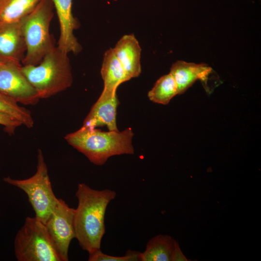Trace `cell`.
<instances>
[{"label":"cell","mask_w":261,"mask_h":261,"mask_svg":"<svg viewBox=\"0 0 261 261\" xmlns=\"http://www.w3.org/2000/svg\"><path fill=\"white\" fill-rule=\"evenodd\" d=\"M116 195V192L110 189L97 190L84 183L78 185L75 193L78 205L74 214L75 238L88 253L101 249L105 232L106 208Z\"/></svg>","instance_id":"cell-1"},{"label":"cell","mask_w":261,"mask_h":261,"mask_svg":"<svg viewBox=\"0 0 261 261\" xmlns=\"http://www.w3.org/2000/svg\"><path fill=\"white\" fill-rule=\"evenodd\" d=\"M130 128L122 131H103L82 126L64 137L71 145L84 154L92 163L102 166L114 156L133 154Z\"/></svg>","instance_id":"cell-2"},{"label":"cell","mask_w":261,"mask_h":261,"mask_svg":"<svg viewBox=\"0 0 261 261\" xmlns=\"http://www.w3.org/2000/svg\"><path fill=\"white\" fill-rule=\"evenodd\" d=\"M22 71L40 99L50 97L69 88L72 83L68 53L57 46L36 65L22 66Z\"/></svg>","instance_id":"cell-3"},{"label":"cell","mask_w":261,"mask_h":261,"mask_svg":"<svg viewBox=\"0 0 261 261\" xmlns=\"http://www.w3.org/2000/svg\"><path fill=\"white\" fill-rule=\"evenodd\" d=\"M52 0H41L34 10L21 21L26 47L23 65L38 64L56 46L50 33L53 17Z\"/></svg>","instance_id":"cell-4"},{"label":"cell","mask_w":261,"mask_h":261,"mask_svg":"<svg viewBox=\"0 0 261 261\" xmlns=\"http://www.w3.org/2000/svg\"><path fill=\"white\" fill-rule=\"evenodd\" d=\"M18 261H61L44 223L28 217L14 241Z\"/></svg>","instance_id":"cell-5"},{"label":"cell","mask_w":261,"mask_h":261,"mask_svg":"<svg viewBox=\"0 0 261 261\" xmlns=\"http://www.w3.org/2000/svg\"><path fill=\"white\" fill-rule=\"evenodd\" d=\"M3 180L27 195L35 217L44 224L56 205L58 198L53 192L42 150L38 151L37 170L34 175L25 179L6 177Z\"/></svg>","instance_id":"cell-6"},{"label":"cell","mask_w":261,"mask_h":261,"mask_svg":"<svg viewBox=\"0 0 261 261\" xmlns=\"http://www.w3.org/2000/svg\"><path fill=\"white\" fill-rule=\"evenodd\" d=\"M74 214V209L58 198L56 205L44 223L61 261L69 260V246L75 237Z\"/></svg>","instance_id":"cell-7"},{"label":"cell","mask_w":261,"mask_h":261,"mask_svg":"<svg viewBox=\"0 0 261 261\" xmlns=\"http://www.w3.org/2000/svg\"><path fill=\"white\" fill-rule=\"evenodd\" d=\"M21 63L9 61L0 64V92L17 102L26 105L37 103V93L22 71Z\"/></svg>","instance_id":"cell-8"},{"label":"cell","mask_w":261,"mask_h":261,"mask_svg":"<svg viewBox=\"0 0 261 261\" xmlns=\"http://www.w3.org/2000/svg\"><path fill=\"white\" fill-rule=\"evenodd\" d=\"M57 13L60 34L57 47L63 51L77 54L82 46L73 34L79 23L72 13V0H52Z\"/></svg>","instance_id":"cell-9"},{"label":"cell","mask_w":261,"mask_h":261,"mask_svg":"<svg viewBox=\"0 0 261 261\" xmlns=\"http://www.w3.org/2000/svg\"><path fill=\"white\" fill-rule=\"evenodd\" d=\"M119 101L116 91L102 90L83 122L88 128L106 126L109 131H118L116 126V109Z\"/></svg>","instance_id":"cell-10"},{"label":"cell","mask_w":261,"mask_h":261,"mask_svg":"<svg viewBox=\"0 0 261 261\" xmlns=\"http://www.w3.org/2000/svg\"><path fill=\"white\" fill-rule=\"evenodd\" d=\"M21 21L0 24V63L9 61L22 63L26 47Z\"/></svg>","instance_id":"cell-11"},{"label":"cell","mask_w":261,"mask_h":261,"mask_svg":"<svg viewBox=\"0 0 261 261\" xmlns=\"http://www.w3.org/2000/svg\"><path fill=\"white\" fill-rule=\"evenodd\" d=\"M113 49L129 80L138 77L141 72V48L135 36H123Z\"/></svg>","instance_id":"cell-12"},{"label":"cell","mask_w":261,"mask_h":261,"mask_svg":"<svg viewBox=\"0 0 261 261\" xmlns=\"http://www.w3.org/2000/svg\"><path fill=\"white\" fill-rule=\"evenodd\" d=\"M212 68L206 64H196L183 60H177L170 68V73L174 78L178 89V94L184 93L197 80L205 81Z\"/></svg>","instance_id":"cell-13"},{"label":"cell","mask_w":261,"mask_h":261,"mask_svg":"<svg viewBox=\"0 0 261 261\" xmlns=\"http://www.w3.org/2000/svg\"><path fill=\"white\" fill-rule=\"evenodd\" d=\"M101 74L105 91H116L120 85L130 80L112 48L104 54Z\"/></svg>","instance_id":"cell-14"},{"label":"cell","mask_w":261,"mask_h":261,"mask_svg":"<svg viewBox=\"0 0 261 261\" xmlns=\"http://www.w3.org/2000/svg\"><path fill=\"white\" fill-rule=\"evenodd\" d=\"M175 241L167 235L153 237L147 242L145 250L140 252V261H171Z\"/></svg>","instance_id":"cell-15"},{"label":"cell","mask_w":261,"mask_h":261,"mask_svg":"<svg viewBox=\"0 0 261 261\" xmlns=\"http://www.w3.org/2000/svg\"><path fill=\"white\" fill-rule=\"evenodd\" d=\"M41 0H0V24L21 21Z\"/></svg>","instance_id":"cell-16"},{"label":"cell","mask_w":261,"mask_h":261,"mask_svg":"<svg viewBox=\"0 0 261 261\" xmlns=\"http://www.w3.org/2000/svg\"><path fill=\"white\" fill-rule=\"evenodd\" d=\"M178 94L176 84L170 73L160 77L148 92L149 100L154 102L166 105Z\"/></svg>","instance_id":"cell-17"},{"label":"cell","mask_w":261,"mask_h":261,"mask_svg":"<svg viewBox=\"0 0 261 261\" xmlns=\"http://www.w3.org/2000/svg\"><path fill=\"white\" fill-rule=\"evenodd\" d=\"M0 112L6 113L28 128L33 127L34 121L28 109L19 106L12 98L0 92Z\"/></svg>","instance_id":"cell-18"},{"label":"cell","mask_w":261,"mask_h":261,"mask_svg":"<svg viewBox=\"0 0 261 261\" xmlns=\"http://www.w3.org/2000/svg\"><path fill=\"white\" fill-rule=\"evenodd\" d=\"M140 252L129 250L122 256H114L103 253L101 249L89 253V261H140Z\"/></svg>","instance_id":"cell-19"},{"label":"cell","mask_w":261,"mask_h":261,"mask_svg":"<svg viewBox=\"0 0 261 261\" xmlns=\"http://www.w3.org/2000/svg\"><path fill=\"white\" fill-rule=\"evenodd\" d=\"M0 125L4 127V130L6 132L12 134L14 133L15 129L22 124L12 116L0 112Z\"/></svg>","instance_id":"cell-20"},{"label":"cell","mask_w":261,"mask_h":261,"mask_svg":"<svg viewBox=\"0 0 261 261\" xmlns=\"http://www.w3.org/2000/svg\"><path fill=\"white\" fill-rule=\"evenodd\" d=\"M186 257L182 252L179 245L176 241H175L174 247L172 251L171 261H188Z\"/></svg>","instance_id":"cell-21"},{"label":"cell","mask_w":261,"mask_h":261,"mask_svg":"<svg viewBox=\"0 0 261 261\" xmlns=\"http://www.w3.org/2000/svg\"><path fill=\"white\" fill-rule=\"evenodd\" d=\"M0 64H1V63H0Z\"/></svg>","instance_id":"cell-22"}]
</instances>
